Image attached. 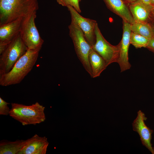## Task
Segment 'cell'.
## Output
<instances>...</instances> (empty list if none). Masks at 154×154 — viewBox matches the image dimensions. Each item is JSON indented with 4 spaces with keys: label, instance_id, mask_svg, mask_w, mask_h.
<instances>
[{
    "label": "cell",
    "instance_id": "cell-15",
    "mask_svg": "<svg viewBox=\"0 0 154 154\" xmlns=\"http://www.w3.org/2000/svg\"><path fill=\"white\" fill-rule=\"evenodd\" d=\"M89 60L92 71V77L99 76L107 67L105 61L92 47L89 53Z\"/></svg>",
    "mask_w": 154,
    "mask_h": 154
},
{
    "label": "cell",
    "instance_id": "cell-8",
    "mask_svg": "<svg viewBox=\"0 0 154 154\" xmlns=\"http://www.w3.org/2000/svg\"><path fill=\"white\" fill-rule=\"evenodd\" d=\"M67 7L71 15V22L77 25L80 28L86 39L92 47L96 42L95 30L97 23V21L83 17L70 5H68Z\"/></svg>",
    "mask_w": 154,
    "mask_h": 154
},
{
    "label": "cell",
    "instance_id": "cell-21",
    "mask_svg": "<svg viewBox=\"0 0 154 154\" xmlns=\"http://www.w3.org/2000/svg\"><path fill=\"white\" fill-rule=\"evenodd\" d=\"M146 48L154 53V38L153 37L149 39Z\"/></svg>",
    "mask_w": 154,
    "mask_h": 154
},
{
    "label": "cell",
    "instance_id": "cell-26",
    "mask_svg": "<svg viewBox=\"0 0 154 154\" xmlns=\"http://www.w3.org/2000/svg\"><path fill=\"white\" fill-rule=\"evenodd\" d=\"M152 9L153 10V13L154 15V5H152Z\"/></svg>",
    "mask_w": 154,
    "mask_h": 154
},
{
    "label": "cell",
    "instance_id": "cell-10",
    "mask_svg": "<svg viewBox=\"0 0 154 154\" xmlns=\"http://www.w3.org/2000/svg\"><path fill=\"white\" fill-rule=\"evenodd\" d=\"M147 119L143 113L140 110L138 111L137 116L132 123L133 130L138 133L143 145L154 154L153 147L151 143L153 131L145 125L144 121Z\"/></svg>",
    "mask_w": 154,
    "mask_h": 154
},
{
    "label": "cell",
    "instance_id": "cell-22",
    "mask_svg": "<svg viewBox=\"0 0 154 154\" xmlns=\"http://www.w3.org/2000/svg\"><path fill=\"white\" fill-rule=\"evenodd\" d=\"M149 23L152 27L153 32V37L154 38V15Z\"/></svg>",
    "mask_w": 154,
    "mask_h": 154
},
{
    "label": "cell",
    "instance_id": "cell-19",
    "mask_svg": "<svg viewBox=\"0 0 154 154\" xmlns=\"http://www.w3.org/2000/svg\"><path fill=\"white\" fill-rule=\"evenodd\" d=\"M58 3L62 6L70 5L77 12L80 13L81 11L79 3L81 0H56Z\"/></svg>",
    "mask_w": 154,
    "mask_h": 154
},
{
    "label": "cell",
    "instance_id": "cell-18",
    "mask_svg": "<svg viewBox=\"0 0 154 154\" xmlns=\"http://www.w3.org/2000/svg\"><path fill=\"white\" fill-rule=\"evenodd\" d=\"M149 39L131 32L130 35V43L136 48H146Z\"/></svg>",
    "mask_w": 154,
    "mask_h": 154
},
{
    "label": "cell",
    "instance_id": "cell-14",
    "mask_svg": "<svg viewBox=\"0 0 154 154\" xmlns=\"http://www.w3.org/2000/svg\"><path fill=\"white\" fill-rule=\"evenodd\" d=\"M103 0L108 8L123 20L131 24L135 22L129 9L128 4L123 0Z\"/></svg>",
    "mask_w": 154,
    "mask_h": 154
},
{
    "label": "cell",
    "instance_id": "cell-4",
    "mask_svg": "<svg viewBox=\"0 0 154 154\" xmlns=\"http://www.w3.org/2000/svg\"><path fill=\"white\" fill-rule=\"evenodd\" d=\"M28 49L19 33L0 54V75L9 72L17 61L25 54Z\"/></svg>",
    "mask_w": 154,
    "mask_h": 154
},
{
    "label": "cell",
    "instance_id": "cell-3",
    "mask_svg": "<svg viewBox=\"0 0 154 154\" xmlns=\"http://www.w3.org/2000/svg\"><path fill=\"white\" fill-rule=\"evenodd\" d=\"M9 115L23 125H36L46 119L45 107L37 102L30 105L12 103Z\"/></svg>",
    "mask_w": 154,
    "mask_h": 154
},
{
    "label": "cell",
    "instance_id": "cell-9",
    "mask_svg": "<svg viewBox=\"0 0 154 154\" xmlns=\"http://www.w3.org/2000/svg\"><path fill=\"white\" fill-rule=\"evenodd\" d=\"M123 34L122 39L118 44L119 54L117 63L120 67L121 72L129 69L131 65L129 61L128 50L130 43L131 31V24L123 20Z\"/></svg>",
    "mask_w": 154,
    "mask_h": 154
},
{
    "label": "cell",
    "instance_id": "cell-16",
    "mask_svg": "<svg viewBox=\"0 0 154 154\" xmlns=\"http://www.w3.org/2000/svg\"><path fill=\"white\" fill-rule=\"evenodd\" d=\"M26 140L15 141L3 140L0 142V154H18L25 145Z\"/></svg>",
    "mask_w": 154,
    "mask_h": 154
},
{
    "label": "cell",
    "instance_id": "cell-23",
    "mask_svg": "<svg viewBox=\"0 0 154 154\" xmlns=\"http://www.w3.org/2000/svg\"><path fill=\"white\" fill-rule=\"evenodd\" d=\"M145 4L148 5H151V0H141Z\"/></svg>",
    "mask_w": 154,
    "mask_h": 154
},
{
    "label": "cell",
    "instance_id": "cell-20",
    "mask_svg": "<svg viewBox=\"0 0 154 154\" xmlns=\"http://www.w3.org/2000/svg\"><path fill=\"white\" fill-rule=\"evenodd\" d=\"M9 103L5 101L1 97H0V115L7 116L9 115L10 109L8 105Z\"/></svg>",
    "mask_w": 154,
    "mask_h": 154
},
{
    "label": "cell",
    "instance_id": "cell-12",
    "mask_svg": "<svg viewBox=\"0 0 154 154\" xmlns=\"http://www.w3.org/2000/svg\"><path fill=\"white\" fill-rule=\"evenodd\" d=\"M128 5L135 22L149 23L154 15L152 5H147L141 0L128 4Z\"/></svg>",
    "mask_w": 154,
    "mask_h": 154
},
{
    "label": "cell",
    "instance_id": "cell-2",
    "mask_svg": "<svg viewBox=\"0 0 154 154\" xmlns=\"http://www.w3.org/2000/svg\"><path fill=\"white\" fill-rule=\"evenodd\" d=\"M40 50L28 49L9 72L0 75V85L7 86L19 83L32 69Z\"/></svg>",
    "mask_w": 154,
    "mask_h": 154
},
{
    "label": "cell",
    "instance_id": "cell-17",
    "mask_svg": "<svg viewBox=\"0 0 154 154\" xmlns=\"http://www.w3.org/2000/svg\"><path fill=\"white\" fill-rule=\"evenodd\" d=\"M130 28L132 32L149 39L153 37V31L148 23L135 22L131 24Z\"/></svg>",
    "mask_w": 154,
    "mask_h": 154
},
{
    "label": "cell",
    "instance_id": "cell-24",
    "mask_svg": "<svg viewBox=\"0 0 154 154\" xmlns=\"http://www.w3.org/2000/svg\"><path fill=\"white\" fill-rule=\"evenodd\" d=\"M125 2L128 4L131 3H133L137 0H123Z\"/></svg>",
    "mask_w": 154,
    "mask_h": 154
},
{
    "label": "cell",
    "instance_id": "cell-13",
    "mask_svg": "<svg viewBox=\"0 0 154 154\" xmlns=\"http://www.w3.org/2000/svg\"><path fill=\"white\" fill-rule=\"evenodd\" d=\"M23 18L0 25V43L8 45L20 33Z\"/></svg>",
    "mask_w": 154,
    "mask_h": 154
},
{
    "label": "cell",
    "instance_id": "cell-25",
    "mask_svg": "<svg viewBox=\"0 0 154 154\" xmlns=\"http://www.w3.org/2000/svg\"><path fill=\"white\" fill-rule=\"evenodd\" d=\"M151 5H154V0H151Z\"/></svg>",
    "mask_w": 154,
    "mask_h": 154
},
{
    "label": "cell",
    "instance_id": "cell-7",
    "mask_svg": "<svg viewBox=\"0 0 154 154\" xmlns=\"http://www.w3.org/2000/svg\"><path fill=\"white\" fill-rule=\"evenodd\" d=\"M95 34L96 42L92 48L104 59L107 66L114 62H117L119 54V44L113 45L104 37L98 27L96 25Z\"/></svg>",
    "mask_w": 154,
    "mask_h": 154
},
{
    "label": "cell",
    "instance_id": "cell-11",
    "mask_svg": "<svg viewBox=\"0 0 154 154\" xmlns=\"http://www.w3.org/2000/svg\"><path fill=\"white\" fill-rule=\"evenodd\" d=\"M48 144L46 137L35 134L26 140L25 145L18 154H45Z\"/></svg>",
    "mask_w": 154,
    "mask_h": 154
},
{
    "label": "cell",
    "instance_id": "cell-5",
    "mask_svg": "<svg viewBox=\"0 0 154 154\" xmlns=\"http://www.w3.org/2000/svg\"><path fill=\"white\" fill-rule=\"evenodd\" d=\"M69 34L71 38L77 55L85 70L92 77L89 55L92 46L88 42L81 30L71 22L68 26Z\"/></svg>",
    "mask_w": 154,
    "mask_h": 154
},
{
    "label": "cell",
    "instance_id": "cell-1",
    "mask_svg": "<svg viewBox=\"0 0 154 154\" xmlns=\"http://www.w3.org/2000/svg\"><path fill=\"white\" fill-rule=\"evenodd\" d=\"M38 9V0H0V25L23 18Z\"/></svg>",
    "mask_w": 154,
    "mask_h": 154
},
{
    "label": "cell",
    "instance_id": "cell-6",
    "mask_svg": "<svg viewBox=\"0 0 154 154\" xmlns=\"http://www.w3.org/2000/svg\"><path fill=\"white\" fill-rule=\"evenodd\" d=\"M37 11L23 18L20 32L21 38L28 49L40 50L44 42L36 26Z\"/></svg>",
    "mask_w": 154,
    "mask_h": 154
}]
</instances>
